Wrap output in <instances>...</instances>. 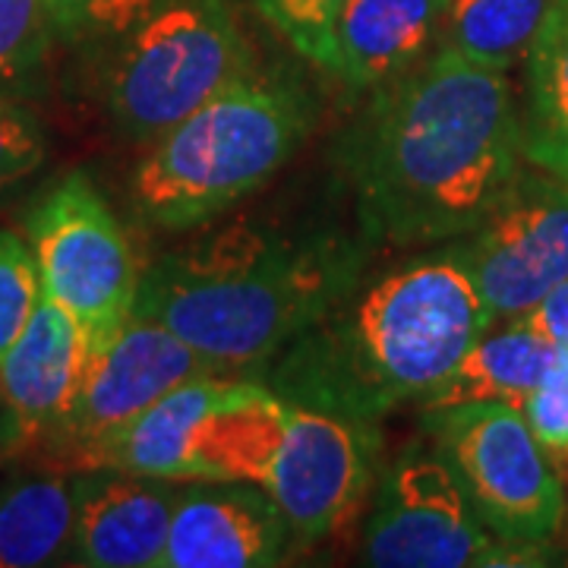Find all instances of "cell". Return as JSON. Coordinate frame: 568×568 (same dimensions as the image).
<instances>
[{
    "label": "cell",
    "instance_id": "obj_7",
    "mask_svg": "<svg viewBox=\"0 0 568 568\" xmlns=\"http://www.w3.org/2000/svg\"><path fill=\"white\" fill-rule=\"evenodd\" d=\"M424 429L496 537L544 547L566 521V487L556 462L530 433L521 407L458 405L424 410Z\"/></svg>",
    "mask_w": 568,
    "mask_h": 568
},
{
    "label": "cell",
    "instance_id": "obj_21",
    "mask_svg": "<svg viewBox=\"0 0 568 568\" xmlns=\"http://www.w3.org/2000/svg\"><path fill=\"white\" fill-rule=\"evenodd\" d=\"M51 36L44 0H0V99L39 95Z\"/></svg>",
    "mask_w": 568,
    "mask_h": 568
},
{
    "label": "cell",
    "instance_id": "obj_17",
    "mask_svg": "<svg viewBox=\"0 0 568 568\" xmlns=\"http://www.w3.org/2000/svg\"><path fill=\"white\" fill-rule=\"evenodd\" d=\"M552 361V347L521 316L493 323L467 347L446 379L426 392L417 405L443 410L458 405H525Z\"/></svg>",
    "mask_w": 568,
    "mask_h": 568
},
{
    "label": "cell",
    "instance_id": "obj_3",
    "mask_svg": "<svg viewBox=\"0 0 568 568\" xmlns=\"http://www.w3.org/2000/svg\"><path fill=\"white\" fill-rule=\"evenodd\" d=\"M364 246L345 237L215 231L140 275L136 313L168 325L224 376L272 364L361 284Z\"/></svg>",
    "mask_w": 568,
    "mask_h": 568
},
{
    "label": "cell",
    "instance_id": "obj_6",
    "mask_svg": "<svg viewBox=\"0 0 568 568\" xmlns=\"http://www.w3.org/2000/svg\"><path fill=\"white\" fill-rule=\"evenodd\" d=\"M250 44L224 0L152 10L108 70V114L130 140H155L231 85L250 80Z\"/></svg>",
    "mask_w": 568,
    "mask_h": 568
},
{
    "label": "cell",
    "instance_id": "obj_25",
    "mask_svg": "<svg viewBox=\"0 0 568 568\" xmlns=\"http://www.w3.org/2000/svg\"><path fill=\"white\" fill-rule=\"evenodd\" d=\"M48 155L44 123L17 99H0V193L29 178Z\"/></svg>",
    "mask_w": 568,
    "mask_h": 568
},
{
    "label": "cell",
    "instance_id": "obj_5",
    "mask_svg": "<svg viewBox=\"0 0 568 568\" xmlns=\"http://www.w3.org/2000/svg\"><path fill=\"white\" fill-rule=\"evenodd\" d=\"M306 126L304 95L250 77L152 140L133 171V203L168 231L205 224L275 178Z\"/></svg>",
    "mask_w": 568,
    "mask_h": 568
},
{
    "label": "cell",
    "instance_id": "obj_8",
    "mask_svg": "<svg viewBox=\"0 0 568 568\" xmlns=\"http://www.w3.org/2000/svg\"><path fill=\"white\" fill-rule=\"evenodd\" d=\"M26 227L44 294L77 316L95 351L136 306L140 272L123 227L82 171L54 183Z\"/></svg>",
    "mask_w": 568,
    "mask_h": 568
},
{
    "label": "cell",
    "instance_id": "obj_23",
    "mask_svg": "<svg viewBox=\"0 0 568 568\" xmlns=\"http://www.w3.org/2000/svg\"><path fill=\"white\" fill-rule=\"evenodd\" d=\"M521 414L528 420L537 443L547 448V455L559 465L568 462V354L552 351L547 373L534 386Z\"/></svg>",
    "mask_w": 568,
    "mask_h": 568
},
{
    "label": "cell",
    "instance_id": "obj_29",
    "mask_svg": "<svg viewBox=\"0 0 568 568\" xmlns=\"http://www.w3.org/2000/svg\"><path fill=\"white\" fill-rule=\"evenodd\" d=\"M29 433L20 424V417L13 414V407L3 402L0 395V458H10V455H20L22 448H29Z\"/></svg>",
    "mask_w": 568,
    "mask_h": 568
},
{
    "label": "cell",
    "instance_id": "obj_10",
    "mask_svg": "<svg viewBox=\"0 0 568 568\" xmlns=\"http://www.w3.org/2000/svg\"><path fill=\"white\" fill-rule=\"evenodd\" d=\"M448 253L480 287L496 323L525 316L568 278V181L521 168L487 219Z\"/></svg>",
    "mask_w": 568,
    "mask_h": 568
},
{
    "label": "cell",
    "instance_id": "obj_15",
    "mask_svg": "<svg viewBox=\"0 0 568 568\" xmlns=\"http://www.w3.org/2000/svg\"><path fill=\"white\" fill-rule=\"evenodd\" d=\"M265 383L256 379H224L200 376L183 386L171 388L155 405L140 410L133 420L121 429L104 436L92 448L80 467H121L133 474H152V477H171V480H193L190 467V439L196 426L215 410L246 402L265 392Z\"/></svg>",
    "mask_w": 568,
    "mask_h": 568
},
{
    "label": "cell",
    "instance_id": "obj_12",
    "mask_svg": "<svg viewBox=\"0 0 568 568\" xmlns=\"http://www.w3.org/2000/svg\"><path fill=\"white\" fill-rule=\"evenodd\" d=\"M294 547L282 508L256 484H181L159 568H268Z\"/></svg>",
    "mask_w": 568,
    "mask_h": 568
},
{
    "label": "cell",
    "instance_id": "obj_28",
    "mask_svg": "<svg viewBox=\"0 0 568 568\" xmlns=\"http://www.w3.org/2000/svg\"><path fill=\"white\" fill-rule=\"evenodd\" d=\"M89 7H92V0H44L48 20L54 26V36L63 41L82 39Z\"/></svg>",
    "mask_w": 568,
    "mask_h": 568
},
{
    "label": "cell",
    "instance_id": "obj_26",
    "mask_svg": "<svg viewBox=\"0 0 568 568\" xmlns=\"http://www.w3.org/2000/svg\"><path fill=\"white\" fill-rule=\"evenodd\" d=\"M552 351L568 354V278L556 284L540 304L521 316Z\"/></svg>",
    "mask_w": 568,
    "mask_h": 568
},
{
    "label": "cell",
    "instance_id": "obj_27",
    "mask_svg": "<svg viewBox=\"0 0 568 568\" xmlns=\"http://www.w3.org/2000/svg\"><path fill=\"white\" fill-rule=\"evenodd\" d=\"M152 13V0H92L85 32H121Z\"/></svg>",
    "mask_w": 568,
    "mask_h": 568
},
{
    "label": "cell",
    "instance_id": "obj_20",
    "mask_svg": "<svg viewBox=\"0 0 568 568\" xmlns=\"http://www.w3.org/2000/svg\"><path fill=\"white\" fill-rule=\"evenodd\" d=\"M552 0H448L436 51L508 73L528 58Z\"/></svg>",
    "mask_w": 568,
    "mask_h": 568
},
{
    "label": "cell",
    "instance_id": "obj_4",
    "mask_svg": "<svg viewBox=\"0 0 568 568\" xmlns=\"http://www.w3.org/2000/svg\"><path fill=\"white\" fill-rule=\"evenodd\" d=\"M373 424L291 405L272 388L215 410L190 439L193 480H246L282 508L294 547H313L373 484Z\"/></svg>",
    "mask_w": 568,
    "mask_h": 568
},
{
    "label": "cell",
    "instance_id": "obj_18",
    "mask_svg": "<svg viewBox=\"0 0 568 568\" xmlns=\"http://www.w3.org/2000/svg\"><path fill=\"white\" fill-rule=\"evenodd\" d=\"M73 530V474H22L0 484V568L70 562Z\"/></svg>",
    "mask_w": 568,
    "mask_h": 568
},
{
    "label": "cell",
    "instance_id": "obj_9",
    "mask_svg": "<svg viewBox=\"0 0 568 568\" xmlns=\"http://www.w3.org/2000/svg\"><path fill=\"white\" fill-rule=\"evenodd\" d=\"M515 547L496 537L467 503L439 452L407 448L383 474L364 530V562L376 568H470L511 562Z\"/></svg>",
    "mask_w": 568,
    "mask_h": 568
},
{
    "label": "cell",
    "instance_id": "obj_24",
    "mask_svg": "<svg viewBox=\"0 0 568 568\" xmlns=\"http://www.w3.org/2000/svg\"><path fill=\"white\" fill-rule=\"evenodd\" d=\"M263 20L278 29L301 58L320 63L323 61L328 32L345 10L347 0H253Z\"/></svg>",
    "mask_w": 568,
    "mask_h": 568
},
{
    "label": "cell",
    "instance_id": "obj_14",
    "mask_svg": "<svg viewBox=\"0 0 568 568\" xmlns=\"http://www.w3.org/2000/svg\"><path fill=\"white\" fill-rule=\"evenodd\" d=\"M92 361L85 328L51 294H41L20 338L0 357V395L29 433L51 439L80 395Z\"/></svg>",
    "mask_w": 568,
    "mask_h": 568
},
{
    "label": "cell",
    "instance_id": "obj_16",
    "mask_svg": "<svg viewBox=\"0 0 568 568\" xmlns=\"http://www.w3.org/2000/svg\"><path fill=\"white\" fill-rule=\"evenodd\" d=\"M446 7L448 0H347L316 67L351 89H379L426 61Z\"/></svg>",
    "mask_w": 568,
    "mask_h": 568
},
{
    "label": "cell",
    "instance_id": "obj_22",
    "mask_svg": "<svg viewBox=\"0 0 568 568\" xmlns=\"http://www.w3.org/2000/svg\"><path fill=\"white\" fill-rule=\"evenodd\" d=\"M41 294L44 284L32 246L22 244L13 231H0V357L20 338Z\"/></svg>",
    "mask_w": 568,
    "mask_h": 568
},
{
    "label": "cell",
    "instance_id": "obj_11",
    "mask_svg": "<svg viewBox=\"0 0 568 568\" xmlns=\"http://www.w3.org/2000/svg\"><path fill=\"white\" fill-rule=\"evenodd\" d=\"M215 373L222 369L178 338L168 325L133 310L126 323L92 351L80 395L48 443L67 452V458L80 467L104 436L155 405L171 388Z\"/></svg>",
    "mask_w": 568,
    "mask_h": 568
},
{
    "label": "cell",
    "instance_id": "obj_13",
    "mask_svg": "<svg viewBox=\"0 0 568 568\" xmlns=\"http://www.w3.org/2000/svg\"><path fill=\"white\" fill-rule=\"evenodd\" d=\"M70 562L89 568H159L181 480L121 467H80Z\"/></svg>",
    "mask_w": 568,
    "mask_h": 568
},
{
    "label": "cell",
    "instance_id": "obj_1",
    "mask_svg": "<svg viewBox=\"0 0 568 568\" xmlns=\"http://www.w3.org/2000/svg\"><path fill=\"white\" fill-rule=\"evenodd\" d=\"M369 244L465 237L525 168L506 73L436 51L376 89L345 149Z\"/></svg>",
    "mask_w": 568,
    "mask_h": 568
},
{
    "label": "cell",
    "instance_id": "obj_19",
    "mask_svg": "<svg viewBox=\"0 0 568 568\" xmlns=\"http://www.w3.org/2000/svg\"><path fill=\"white\" fill-rule=\"evenodd\" d=\"M525 61V162L568 181V0H552Z\"/></svg>",
    "mask_w": 568,
    "mask_h": 568
},
{
    "label": "cell",
    "instance_id": "obj_2",
    "mask_svg": "<svg viewBox=\"0 0 568 568\" xmlns=\"http://www.w3.org/2000/svg\"><path fill=\"white\" fill-rule=\"evenodd\" d=\"M493 323L452 253L417 260L306 325L272 361L265 386L291 405L376 424L439 386Z\"/></svg>",
    "mask_w": 568,
    "mask_h": 568
}]
</instances>
